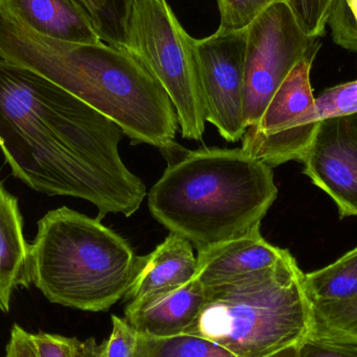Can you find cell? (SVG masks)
<instances>
[{
	"label": "cell",
	"instance_id": "obj_1",
	"mask_svg": "<svg viewBox=\"0 0 357 357\" xmlns=\"http://www.w3.org/2000/svg\"><path fill=\"white\" fill-rule=\"evenodd\" d=\"M125 133L35 71L0 59V149L13 176L48 195L93 204L98 220L133 215L146 195L121 160Z\"/></svg>",
	"mask_w": 357,
	"mask_h": 357
},
{
	"label": "cell",
	"instance_id": "obj_2",
	"mask_svg": "<svg viewBox=\"0 0 357 357\" xmlns=\"http://www.w3.org/2000/svg\"><path fill=\"white\" fill-rule=\"evenodd\" d=\"M0 59L35 71L114 121L132 144L175 146L177 113L150 71L117 42L46 37L0 1Z\"/></svg>",
	"mask_w": 357,
	"mask_h": 357
},
{
	"label": "cell",
	"instance_id": "obj_3",
	"mask_svg": "<svg viewBox=\"0 0 357 357\" xmlns=\"http://www.w3.org/2000/svg\"><path fill=\"white\" fill-rule=\"evenodd\" d=\"M163 156L169 165L149 192V209L197 251L261 225L278 195L272 167L241 148L176 144Z\"/></svg>",
	"mask_w": 357,
	"mask_h": 357
},
{
	"label": "cell",
	"instance_id": "obj_4",
	"mask_svg": "<svg viewBox=\"0 0 357 357\" xmlns=\"http://www.w3.org/2000/svg\"><path fill=\"white\" fill-rule=\"evenodd\" d=\"M138 256L121 235L68 207L47 212L29 245V275L50 303L107 312L125 297Z\"/></svg>",
	"mask_w": 357,
	"mask_h": 357
},
{
	"label": "cell",
	"instance_id": "obj_5",
	"mask_svg": "<svg viewBox=\"0 0 357 357\" xmlns=\"http://www.w3.org/2000/svg\"><path fill=\"white\" fill-rule=\"evenodd\" d=\"M291 252L273 268L218 287L185 331L237 357H268L300 345L312 333V302Z\"/></svg>",
	"mask_w": 357,
	"mask_h": 357
},
{
	"label": "cell",
	"instance_id": "obj_6",
	"mask_svg": "<svg viewBox=\"0 0 357 357\" xmlns=\"http://www.w3.org/2000/svg\"><path fill=\"white\" fill-rule=\"evenodd\" d=\"M116 42L162 86L177 113L183 138L201 140L207 121L195 39L167 0H126Z\"/></svg>",
	"mask_w": 357,
	"mask_h": 357
},
{
	"label": "cell",
	"instance_id": "obj_7",
	"mask_svg": "<svg viewBox=\"0 0 357 357\" xmlns=\"http://www.w3.org/2000/svg\"><path fill=\"white\" fill-rule=\"evenodd\" d=\"M245 54V116L256 125L291 69L318 54L320 38L306 35L287 2L273 4L248 26Z\"/></svg>",
	"mask_w": 357,
	"mask_h": 357
},
{
	"label": "cell",
	"instance_id": "obj_8",
	"mask_svg": "<svg viewBox=\"0 0 357 357\" xmlns=\"http://www.w3.org/2000/svg\"><path fill=\"white\" fill-rule=\"evenodd\" d=\"M317 54H310L291 69L259 121L248 128L241 139L243 152L272 169L302 161L312 140V135L300 129L298 121L316 102L310 71Z\"/></svg>",
	"mask_w": 357,
	"mask_h": 357
},
{
	"label": "cell",
	"instance_id": "obj_9",
	"mask_svg": "<svg viewBox=\"0 0 357 357\" xmlns=\"http://www.w3.org/2000/svg\"><path fill=\"white\" fill-rule=\"evenodd\" d=\"M247 31L195 39L206 121L228 142L243 139L245 116V54Z\"/></svg>",
	"mask_w": 357,
	"mask_h": 357
},
{
	"label": "cell",
	"instance_id": "obj_10",
	"mask_svg": "<svg viewBox=\"0 0 357 357\" xmlns=\"http://www.w3.org/2000/svg\"><path fill=\"white\" fill-rule=\"evenodd\" d=\"M302 162L304 174L337 204L341 218L357 216V112L318 121Z\"/></svg>",
	"mask_w": 357,
	"mask_h": 357
},
{
	"label": "cell",
	"instance_id": "obj_11",
	"mask_svg": "<svg viewBox=\"0 0 357 357\" xmlns=\"http://www.w3.org/2000/svg\"><path fill=\"white\" fill-rule=\"evenodd\" d=\"M261 225L249 232L197 251V279L205 287H218L276 266L289 250L271 245Z\"/></svg>",
	"mask_w": 357,
	"mask_h": 357
},
{
	"label": "cell",
	"instance_id": "obj_12",
	"mask_svg": "<svg viewBox=\"0 0 357 357\" xmlns=\"http://www.w3.org/2000/svg\"><path fill=\"white\" fill-rule=\"evenodd\" d=\"M205 302L206 287L195 278L177 289L129 302L125 320L139 335L175 337L193 324Z\"/></svg>",
	"mask_w": 357,
	"mask_h": 357
},
{
	"label": "cell",
	"instance_id": "obj_13",
	"mask_svg": "<svg viewBox=\"0 0 357 357\" xmlns=\"http://www.w3.org/2000/svg\"><path fill=\"white\" fill-rule=\"evenodd\" d=\"M197 256L190 241L169 233L152 253L138 256L135 272L125 298L129 302L169 289L197 278Z\"/></svg>",
	"mask_w": 357,
	"mask_h": 357
},
{
	"label": "cell",
	"instance_id": "obj_14",
	"mask_svg": "<svg viewBox=\"0 0 357 357\" xmlns=\"http://www.w3.org/2000/svg\"><path fill=\"white\" fill-rule=\"evenodd\" d=\"M37 33L61 41L96 43L102 31L77 0H4Z\"/></svg>",
	"mask_w": 357,
	"mask_h": 357
},
{
	"label": "cell",
	"instance_id": "obj_15",
	"mask_svg": "<svg viewBox=\"0 0 357 357\" xmlns=\"http://www.w3.org/2000/svg\"><path fill=\"white\" fill-rule=\"evenodd\" d=\"M31 284L29 245L18 199L0 182V310L8 314L15 291Z\"/></svg>",
	"mask_w": 357,
	"mask_h": 357
},
{
	"label": "cell",
	"instance_id": "obj_16",
	"mask_svg": "<svg viewBox=\"0 0 357 357\" xmlns=\"http://www.w3.org/2000/svg\"><path fill=\"white\" fill-rule=\"evenodd\" d=\"M312 303L347 301L357 296V247L333 264L304 275Z\"/></svg>",
	"mask_w": 357,
	"mask_h": 357
},
{
	"label": "cell",
	"instance_id": "obj_17",
	"mask_svg": "<svg viewBox=\"0 0 357 357\" xmlns=\"http://www.w3.org/2000/svg\"><path fill=\"white\" fill-rule=\"evenodd\" d=\"M133 357H237L205 337L182 333L169 337L138 335Z\"/></svg>",
	"mask_w": 357,
	"mask_h": 357
},
{
	"label": "cell",
	"instance_id": "obj_18",
	"mask_svg": "<svg viewBox=\"0 0 357 357\" xmlns=\"http://www.w3.org/2000/svg\"><path fill=\"white\" fill-rule=\"evenodd\" d=\"M357 112V79L328 88L316 98L314 106L304 113L298 126L312 135L317 123L328 117Z\"/></svg>",
	"mask_w": 357,
	"mask_h": 357
},
{
	"label": "cell",
	"instance_id": "obj_19",
	"mask_svg": "<svg viewBox=\"0 0 357 357\" xmlns=\"http://www.w3.org/2000/svg\"><path fill=\"white\" fill-rule=\"evenodd\" d=\"M310 333L357 340V296L347 301L312 303Z\"/></svg>",
	"mask_w": 357,
	"mask_h": 357
},
{
	"label": "cell",
	"instance_id": "obj_20",
	"mask_svg": "<svg viewBox=\"0 0 357 357\" xmlns=\"http://www.w3.org/2000/svg\"><path fill=\"white\" fill-rule=\"evenodd\" d=\"M29 341L37 357H96L94 340L81 341L45 331L29 333Z\"/></svg>",
	"mask_w": 357,
	"mask_h": 357
},
{
	"label": "cell",
	"instance_id": "obj_21",
	"mask_svg": "<svg viewBox=\"0 0 357 357\" xmlns=\"http://www.w3.org/2000/svg\"><path fill=\"white\" fill-rule=\"evenodd\" d=\"M220 10L218 33L245 31L273 4L287 0H216Z\"/></svg>",
	"mask_w": 357,
	"mask_h": 357
},
{
	"label": "cell",
	"instance_id": "obj_22",
	"mask_svg": "<svg viewBox=\"0 0 357 357\" xmlns=\"http://www.w3.org/2000/svg\"><path fill=\"white\" fill-rule=\"evenodd\" d=\"M306 35L323 37L331 10V0H287Z\"/></svg>",
	"mask_w": 357,
	"mask_h": 357
},
{
	"label": "cell",
	"instance_id": "obj_23",
	"mask_svg": "<svg viewBox=\"0 0 357 357\" xmlns=\"http://www.w3.org/2000/svg\"><path fill=\"white\" fill-rule=\"evenodd\" d=\"M299 350L301 357H357V340L310 333Z\"/></svg>",
	"mask_w": 357,
	"mask_h": 357
},
{
	"label": "cell",
	"instance_id": "obj_24",
	"mask_svg": "<svg viewBox=\"0 0 357 357\" xmlns=\"http://www.w3.org/2000/svg\"><path fill=\"white\" fill-rule=\"evenodd\" d=\"M6 354L10 357H37L29 341V331L20 325H13Z\"/></svg>",
	"mask_w": 357,
	"mask_h": 357
},
{
	"label": "cell",
	"instance_id": "obj_25",
	"mask_svg": "<svg viewBox=\"0 0 357 357\" xmlns=\"http://www.w3.org/2000/svg\"><path fill=\"white\" fill-rule=\"evenodd\" d=\"M268 357H301L300 356L299 345L291 346V347L285 348L277 354Z\"/></svg>",
	"mask_w": 357,
	"mask_h": 357
},
{
	"label": "cell",
	"instance_id": "obj_26",
	"mask_svg": "<svg viewBox=\"0 0 357 357\" xmlns=\"http://www.w3.org/2000/svg\"><path fill=\"white\" fill-rule=\"evenodd\" d=\"M347 3L348 8H349L350 12H351L352 16L354 17L357 24V0H345Z\"/></svg>",
	"mask_w": 357,
	"mask_h": 357
},
{
	"label": "cell",
	"instance_id": "obj_27",
	"mask_svg": "<svg viewBox=\"0 0 357 357\" xmlns=\"http://www.w3.org/2000/svg\"><path fill=\"white\" fill-rule=\"evenodd\" d=\"M4 357H10V356H8V354H6V356H4Z\"/></svg>",
	"mask_w": 357,
	"mask_h": 357
},
{
	"label": "cell",
	"instance_id": "obj_28",
	"mask_svg": "<svg viewBox=\"0 0 357 357\" xmlns=\"http://www.w3.org/2000/svg\"><path fill=\"white\" fill-rule=\"evenodd\" d=\"M333 1H335V0H331V2H333ZM331 6H333V4H331Z\"/></svg>",
	"mask_w": 357,
	"mask_h": 357
},
{
	"label": "cell",
	"instance_id": "obj_29",
	"mask_svg": "<svg viewBox=\"0 0 357 357\" xmlns=\"http://www.w3.org/2000/svg\"><path fill=\"white\" fill-rule=\"evenodd\" d=\"M0 1H1V0H0Z\"/></svg>",
	"mask_w": 357,
	"mask_h": 357
}]
</instances>
